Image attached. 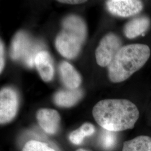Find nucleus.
Masks as SVG:
<instances>
[{
    "instance_id": "obj_7",
    "label": "nucleus",
    "mask_w": 151,
    "mask_h": 151,
    "mask_svg": "<svg viewBox=\"0 0 151 151\" xmlns=\"http://www.w3.org/2000/svg\"><path fill=\"white\" fill-rule=\"evenodd\" d=\"M106 5L110 14L122 17L138 15L143 9V2L139 0H110Z\"/></svg>"
},
{
    "instance_id": "obj_9",
    "label": "nucleus",
    "mask_w": 151,
    "mask_h": 151,
    "mask_svg": "<svg viewBox=\"0 0 151 151\" xmlns=\"http://www.w3.org/2000/svg\"><path fill=\"white\" fill-rule=\"evenodd\" d=\"M151 20L147 16H137L124 26L125 36L128 39H134L140 35H145V32L150 27Z\"/></svg>"
},
{
    "instance_id": "obj_15",
    "label": "nucleus",
    "mask_w": 151,
    "mask_h": 151,
    "mask_svg": "<svg viewBox=\"0 0 151 151\" xmlns=\"http://www.w3.org/2000/svg\"><path fill=\"white\" fill-rule=\"evenodd\" d=\"M22 151H56L46 143L38 140H31L27 142Z\"/></svg>"
},
{
    "instance_id": "obj_6",
    "label": "nucleus",
    "mask_w": 151,
    "mask_h": 151,
    "mask_svg": "<svg viewBox=\"0 0 151 151\" xmlns=\"http://www.w3.org/2000/svg\"><path fill=\"white\" fill-rule=\"evenodd\" d=\"M19 106L17 92L11 87H5L0 92V123H10L16 116Z\"/></svg>"
},
{
    "instance_id": "obj_14",
    "label": "nucleus",
    "mask_w": 151,
    "mask_h": 151,
    "mask_svg": "<svg viewBox=\"0 0 151 151\" xmlns=\"http://www.w3.org/2000/svg\"><path fill=\"white\" fill-rule=\"evenodd\" d=\"M95 132V128L93 125L90 123H85L82 124L79 128L70 133L69 139L73 144L78 145L83 142L86 137L92 135Z\"/></svg>"
},
{
    "instance_id": "obj_3",
    "label": "nucleus",
    "mask_w": 151,
    "mask_h": 151,
    "mask_svg": "<svg viewBox=\"0 0 151 151\" xmlns=\"http://www.w3.org/2000/svg\"><path fill=\"white\" fill-rule=\"evenodd\" d=\"M86 35V25L81 17L68 16L63 21L62 30L56 38V48L65 58L73 59L79 53Z\"/></svg>"
},
{
    "instance_id": "obj_19",
    "label": "nucleus",
    "mask_w": 151,
    "mask_h": 151,
    "mask_svg": "<svg viewBox=\"0 0 151 151\" xmlns=\"http://www.w3.org/2000/svg\"><path fill=\"white\" fill-rule=\"evenodd\" d=\"M86 151V150H83V149H81V148H80V149H78V150H77V151Z\"/></svg>"
},
{
    "instance_id": "obj_18",
    "label": "nucleus",
    "mask_w": 151,
    "mask_h": 151,
    "mask_svg": "<svg viewBox=\"0 0 151 151\" xmlns=\"http://www.w3.org/2000/svg\"><path fill=\"white\" fill-rule=\"evenodd\" d=\"M60 2L62 3H65V4H81L86 2V1H79V0H69V1H59Z\"/></svg>"
},
{
    "instance_id": "obj_12",
    "label": "nucleus",
    "mask_w": 151,
    "mask_h": 151,
    "mask_svg": "<svg viewBox=\"0 0 151 151\" xmlns=\"http://www.w3.org/2000/svg\"><path fill=\"white\" fill-rule=\"evenodd\" d=\"M83 96L81 89H68L57 92L54 96V102L62 108H70L78 103Z\"/></svg>"
},
{
    "instance_id": "obj_16",
    "label": "nucleus",
    "mask_w": 151,
    "mask_h": 151,
    "mask_svg": "<svg viewBox=\"0 0 151 151\" xmlns=\"http://www.w3.org/2000/svg\"><path fill=\"white\" fill-rule=\"evenodd\" d=\"M105 133L103 135V146L106 148L109 149L114 145L115 143V138L112 132L106 130Z\"/></svg>"
},
{
    "instance_id": "obj_5",
    "label": "nucleus",
    "mask_w": 151,
    "mask_h": 151,
    "mask_svg": "<svg viewBox=\"0 0 151 151\" xmlns=\"http://www.w3.org/2000/svg\"><path fill=\"white\" fill-rule=\"evenodd\" d=\"M122 47V40L117 35L112 32L105 35L96 50L95 55L97 64L103 67H108Z\"/></svg>"
},
{
    "instance_id": "obj_4",
    "label": "nucleus",
    "mask_w": 151,
    "mask_h": 151,
    "mask_svg": "<svg viewBox=\"0 0 151 151\" xmlns=\"http://www.w3.org/2000/svg\"><path fill=\"white\" fill-rule=\"evenodd\" d=\"M43 48V44L34 40L27 32H19L15 35L11 43L10 56L13 60H22L28 67L35 65L37 54Z\"/></svg>"
},
{
    "instance_id": "obj_1",
    "label": "nucleus",
    "mask_w": 151,
    "mask_h": 151,
    "mask_svg": "<svg viewBox=\"0 0 151 151\" xmlns=\"http://www.w3.org/2000/svg\"><path fill=\"white\" fill-rule=\"evenodd\" d=\"M92 115L101 127L112 132L133 129L139 117L134 103L125 99H106L94 106Z\"/></svg>"
},
{
    "instance_id": "obj_17",
    "label": "nucleus",
    "mask_w": 151,
    "mask_h": 151,
    "mask_svg": "<svg viewBox=\"0 0 151 151\" xmlns=\"http://www.w3.org/2000/svg\"><path fill=\"white\" fill-rule=\"evenodd\" d=\"M5 65V59H4V47L2 42H1L0 45V71L1 73L4 69Z\"/></svg>"
},
{
    "instance_id": "obj_13",
    "label": "nucleus",
    "mask_w": 151,
    "mask_h": 151,
    "mask_svg": "<svg viewBox=\"0 0 151 151\" xmlns=\"http://www.w3.org/2000/svg\"><path fill=\"white\" fill-rule=\"evenodd\" d=\"M122 151H151V137L139 135L123 143Z\"/></svg>"
},
{
    "instance_id": "obj_8",
    "label": "nucleus",
    "mask_w": 151,
    "mask_h": 151,
    "mask_svg": "<svg viewBox=\"0 0 151 151\" xmlns=\"http://www.w3.org/2000/svg\"><path fill=\"white\" fill-rule=\"evenodd\" d=\"M38 124L49 134H55L60 129V116L56 110L51 109H40L37 113Z\"/></svg>"
},
{
    "instance_id": "obj_2",
    "label": "nucleus",
    "mask_w": 151,
    "mask_h": 151,
    "mask_svg": "<svg viewBox=\"0 0 151 151\" xmlns=\"http://www.w3.org/2000/svg\"><path fill=\"white\" fill-rule=\"evenodd\" d=\"M150 55V48L146 44H132L123 47L108 66L110 80L114 83L125 81L145 65Z\"/></svg>"
},
{
    "instance_id": "obj_10",
    "label": "nucleus",
    "mask_w": 151,
    "mask_h": 151,
    "mask_svg": "<svg viewBox=\"0 0 151 151\" xmlns=\"http://www.w3.org/2000/svg\"><path fill=\"white\" fill-rule=\"evenodd\" d=\"M35 65L44 81L48 82L52 80L54 76V66L48 52L45 50L40 52L35 58Z\"/></svg>"
},
{
    "instance_id": "obj_11",
    "label": "nucleus",
    "mask_w": 151,
    "mask_h": 151,
    "mask_svg": "<svg viewBox=\"0 0 151 151\" xmlns=\"http://www.w3.org/2000/svg\"><path fill=\"white\" fill-rule=\"evenodd\" d=\"M62 81L68 89L78 88L81 83V77L75 68L66 61L61 62L60 67Z\"/></svg>"
}]
</instances>
